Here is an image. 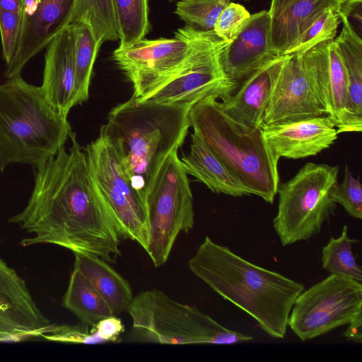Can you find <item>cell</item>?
Returning a JSON list of instances; mask_svg holds the SVG:
<instances>
[{
  "label": "cell",
  "instance_id": "1",
  "mask_svg": "<svg viewBox=\"0 0 362 362\" xmlns=\"http://www.w3.org/2000/svg\"><path fill=\"white\" fill-rule=\"evenodd\" d=\"M51 158L35 165V185L24 209L9 221L33 235L23 246L52 244L115 263L120 236L90 173L86 153L71 132Z\"/></svg>",
  "mask_w": 362,
  "mask_h": 362
},
{
  "label": "cell",
  "instance_id": "2",
  "mask_svg": "<svg viewBox=\"0 0 362 362\" xmlns=\"http://www.w3.org/2000/svg\"><path fill=\"white\" fill-rule=\"evenodd\" d=\"M190 271L253 317L274 338L284 337L289 314L304 286L255 265L206 236L188 261Z\"/></svg>",
  "mask_w": 362,
  "mask_h": 362
},
{
  "label": "cell",
  "instance_id": "3",
  "mask_svg": "<svg viewBox=\"0 0 362 362\" xmlns=\"http://www.w3.org/2000/svg\"><path fill=\"white\" fill-rule=\"evenodd\" d=\"M191 107L138 100L132 95L114 107L102 125L100 134L112 144L144 199L161 163L182 145L190 127Z\"/></svg>",
  "mask_w": 362,
  "mask_h": 362
},
{
  "label": "cell",
  "instance_id": "4",
  "mask_svg": "<svg viewBox=\"0 0 362 362\" xmlns=\"http://www.w3.org/2000/svg\"><path fill=\"white\" fill-rule=\"evenodd\" d=\"M190 127L216 156L250 189L272 204L279 184V157L264 139L261 126L251 127L230 117L217 95L192 106Z\"/></svg>",
  "mask_w": 362,
  "mask_h": 362
},
{
  "label": "cell",
  "instance_id": "5",
  "mask_svg": "<svg viewBox=\"0 0 362 362\" xmlns=\"http://www.w3.org/2000/svg\"><path fill=\"white\" fill-rule=\"evenodd\" d=\"M71 132L67 116L49 103L40 87L21 75L0 84V172L13 163H44Z\"/></svg>",
  "mask_w": 362,
  "mask_h": 362
},
{
  "label": "cell",
  "instance_id": "6",
  "mask_svg": "<svg viewBox=\"0 0 362 362\" xmlns=\"http://www.w3.org/2000/svg\"><path fill=\"white\" fill-rule=\"evenodd\" d=\"M127 312L138 341L169 344H235L252 337L230 330L194 306L181 303L158 289L140 292Z\"/></svg>",
  "mask_w": 362,
  "mask_h": 362
},
{
  "label": "cell",
  "instance_id": "7",
  "mask_svg": "<svg viewBox=\"0 0 362 362\" xmlns=\"http://www.w3.org/2000/svg\"><path fill=\"white\" fill-rule=\"evenodd\" d=\"M339 166L308 163L288 181L279 183L278 212L273 225L283 246L308 240L334 215L332 194Z\"/></svg>",
  "mask_w": 362,
  "mask_h": 362
},
{
  "label": "cell",
  "instance_id": "8",
  "mask_svg": "<svg viewBox=\"0 0 362 362\" xmlns=\"http://www.w3.org/2000/svg\"><path fill=\"white\" fill-rule=\"evenodd\" d=\"M177 151L165 158L145 194L148 219L145 250L156 267L165 264L178 235L188 233L194 224L189 181Z\"/></svg>",
  "mask_w": 362,
  "mask_h": 362
},
{
  "label": "cell",
  "instance_id": "9",
  "mask_svg": "<svg viewBox=\"0 0 362 362\" xmlns=\"http://www.w3.org/2000/svg\"><path fill=\"white\" fill-rule=\"evenodd\" d=\"M209 31L189 26L178 29L174 38L142 39L117 48L112 58L143 100L176 76L192 59Z\"/></svg>",
  "mask_w": 362,
  "mask_h": 362
},
{
  "label": "cell",
  "instance_id": "10",
  "mask_svg": "<svg viewBox=\"0 0 362 362\" xmlns=\"http://www.w3.org/2000/svg\"><path fill=\"white\" fill-rule=\"evenodd\" d=\"M94 182L107 203L122 239L148 245L145 199L135 188L122 159L105 135L83 148Z\"/></svg>",
  "mask_w": 362,
  "mask_h": 362
},
{
  "label": "cell",
  "instance_id": "11",
  "mask_svg": "<svg viewBox=\"0 0 362 362\" xmlns=\"http://www.w3.org/2000/svg\"><path fill=\"white\" fill-rule=\"evenodd\" d=\"M288 326L303 341L362 317L361 282L331 274L297 297Z\"/></svg>",
  "mask_w": 362,
  "mask_h": 362
},
{
  "label": "cell",
  "instance_id": "12",
  "mask_svg": "<svg viewBox=\"0 0 362 362\" xmlns=\"http://www.w3.org/2000/svg\"><path fill=\"white\" fill-rule=\"evenodd\" d=\"M327 115L303 54L287 55L266 108L263 122L276 124Z\"/></svg>",
  "mask_w": 362,
  "mask_h": 362
},
{
  "label": "cell",
  "instance_id": "13",
  "mask_svg": "<svg viewBox=\"0 0 362 362\" xmlns=\"http://www.w3.org/2000/svg\"><path fill=\"white\" fill-rule=\"evenodd\" d=\"M51 325L25 281L0 258V342L41 337Z\"/></svg>",
  "mask_w": 362,
  "mask_h": 362
},
{
  "label": "cell",
  "instance_id": "14",
  "mask_svg": "<svg viewBox=\"0 0 362 362\" xmlns=\"http://www.w3.org/2000/svg\"><path fill=\"white\" fill-rule=\"evenodd\" d=\"M75 0H24L18 52L5 76L21 75L26 63L70 24Z\"/></svg>",
  "mask_w": 362,
  "mask_h": 362
},
{
  "label": "cell",
  "instance_id": "15",
  "mask_svg": "<svg viewBox=\"0 0 362 362\" xmlns=\"http://www.w3.org/2000/svg\"><path fill=\"white\" fill-rule=\"evenodd\" d=\"M270 21L269 10L251 14L234 40L221 52L223 69L235 89L257 68L279 56L272 46Z\"/></svg>",
  "mask_w": 362,
  "mask_h": 362
},
{
  "label": "cell",
  "instance_id": "16",
  "mask_svg": "<svg viewBox=\"0 0 362 362\" xmlns=\"http://www.w3.org/2000/svg\"><path fill=\"white\" fill-rule=\"evenodd\" d=\"M334 120L327 115L276 124L261 125L262 134L275 153L286 158L315 156L337 138Z\"/></svg>",
  "mask_w": 362,
  "mask_h": 362
},
{
  "label": "cell",
  "instance_id": "17",
  "mask_svg": "<svg viewBox=\"0 0 362 362\" xmlns=\"http://www.w3.org/2000/svg\"><path fill=\"white\" fill-rule=\"evenodd\" d=\"M326 110L334 122L337 131L346 115L349 79L346 66L334 42L322 43L303 54Z\"/></svg>",
  "mask_w": 362,
  "mask_h": 362
},
{
  "label": "cell",
  "instance_id": "18",
  "mask_svg": "<svg viewBox=\"0 0 362 362\" xmlns=\"http://www.w3.org/2000/svg\"><path fill=\"white\" fill-rule=\"evenodd\" d=\"M286 57L272 59L250 74L229 95L220 100L223 110L245 125L259 127Z\"/></svg>",
  "mask_w": 362,
  "mask_h": 362
},
{
  "label": "cell",
  "instance_id": "19",
  "mask_svg": "<svg viewBox=\"0 0 362 362\" xmlns=\"http://www.w3.org/2000/svg\"><path fill=\"white\" fill-rule=\"evenodd\" d=\"M40 88L49 103L62 115L67 116L76 105L73 24L48 45Z\"/></svg>",
  "mask_w": 362,
  "mask_h": 362
},
{
  "label": "cell",
  "instance_id": "20",
  "mask_svg": "<svg viewBox=\"0 0 362 362\" xmlns=\"http://www.w3.org/2000/svg\"><path fill=\"white\" fill-rule=\"evenodd\" d=\"M340 16L342 28L334 40L346 68L349 86L344 121L337 133L362 129V39L350 21Z\"/></svg>",
  "mask_w": 362,
  "mask_h": 362
},
{
  "label": "cell",
  "instance_id": "21",
  "mask_svg": "<svg viewBox=\"0 0 362 362\" xmlns=\"http://www.w3.org/2000/svg\"><path fill=\"white\" fill-rule=\"evenodd\" d=\"M190 151L180 160L187 174L202 182L214 193L233 197L252 195L250 189L195 134Z\"/></svg>",
  "mask_w": 362,
  "mask_h": 362
},
{
  "label": "cell",
  "instance_id": "22",
  "mask_svg": "<svg viewBox=\"0 0 362 362\" xmlns=\"http://www.w3.org/2000/svg\"><path fill=\"white\" fill-rule=\"evenodd\" d=\"M344 0H291L271 16L272 46L282 55L326 8L340 9Z\"/></svg>",
  "mask_w": 362,
  "mask_h": 362
},
{
  "label": "cell",
  "instance_id": "23",
  "mask_svg": "<svg viewBox=\"0 0 362 362\" xmlns=\"http://www.w3.org/2000/svg\"><path fill=\"white\" fill-rule=\"evenodd\" d=\"M74 254V268L90 283L114 315L127 311L134 297L129 283L105 260L91 255Z\"/></svg>",
  "mask_w": 362,
  "mask_h": 362
},
{
  "label": "cell",
  "instance_id": "24",
  "mask_svg": "<svg viewBox=\"0 0 362 362\" xmlns=\"http://www.w3.org/2000/svg\"><path fill=\"white\" fill-rule=\"evenodd\" d=\"M62 303L64 307L75 315L81 323L90 327L115 315L103 297L75 268L71 274Z\"/></svg>",
  "mask_w": 362,
  "mask_h": 362
},
{
  "label": "cell",
  "instance_id": "25",
  "mask_svg": "<svg viewBox=\"0 0 362 362\" xmlns=\"http://www.w3.org/2000/svg\"><path fill=\"white\" fill-rule=\"evenodd\" d=\"M74 32L75 89L76 105L86 101L94 62L102 45L90 25L84 22L71 23Z\"/></svg>",
  "mask_w": 362,
  "mask_h": 362
},
{
  "label": "cell",
  "instance_id": "26",
  "mask_svg": "<svg viewBox=\"0 0 362 362\" xmlns=\"http://www.w3.org/2000/svg\"><path fill=\"white\" fill-rule=\"evenodd\" d=\"M88 327L90 326L83 323L77 325L52 324L41 337L47 341L59 342L98 344L117 341L124 330L122 322L116 315L100 320L90 329Z\"/></svg>",
  "mask_w": 362,
  "mask_h": 362
},
{
  "label": "cell",
  "instance_id": "27",
  "mask_svg": "<svg viewBox=\"0 0 362 362\" xmlns=\"http://www.w3.org/2000/svg\"><path fill=\"white\" fill-rule=\"evenodd\" d=\"M77 22L89 24L102 44L119 40L113 0H75L70 24Z\"/></svg>",
  "mask_w": 362,
  "mask_h": 362
},
{
  "label": "cell",
  "instance_id": "28",
  "mask_svg": "<svg viewBox=\"0 0 362 362\" xmlns=\"http://www.w3.org/2000/svg\"><path fill=\"white\" fill-rule=\"evenodd\" d=\"M119 29V47L144 38L150 29L148 0H113Z\"/></svg>",
  "mask_w": 362,
  "mask_h": 362
},
{
  "label": "cell",
  "instance_id": "29",
  "mask_svg": "<svg viewBox=\"0 0 362 362\" xmlns=\"http://www.w3.org/2000/svg\"><path fill=\"white\" fill-rule=\"evenodd\" d=\"M347 230V226H344L341 235L337 238H331L323 247L321 257L322 267L330 274L361 282V267L356 263L352 252V245L358 240L349 238Z\"/></svg>",
  "mask_w": 362,
  "mask_h": 362
},
{
  "label": "cell",
  "instance_id": "30",
  "mask_svg": "<svg viewBox=\"0 0 362 362\" xmlns=\"http://www.w3.org/2000/svg\"><path fill=\"white\" fill-rule=\"evenodd\" d=\"M339 11L334 7L324 9L282 55L303 54L318 45L334 40L341 23Z\"/></svg>",
  "mask_w": 362,
  "mask_h": 362
},
{
  "label": "cell",
  "instance_id": "31",
  "mask_svg": "<svg viewBox=\"0 0 362 362\" xmlns=\"http://www.w3.org/2000/svg\"><path fill=\"white\" fill-rule=\"evenodd\" d=\"M231 0H179L175 13L187 26L213 31L215 21Z\"/></svg>",
  "mask_w": 362,
  "mask_h": 362
},
{
  "label": "cell",
  "instance_id": "32",
  "mask_svg": "<svg viewBox=\"0 0 362 362\" xmlns=\"http://www.w3.org/2000/svg\"><path fill=\"white\" fill-rule=\"evenodd\" d=\"M333 200L339 203L348 214L354 218H362V186L359 177H354L345 166L344 177L337 184L332 194Z\"/></svg>",
  "mask_w": 362,
  "mask_h": 362
},
{
  "label": "cell",
  "instance_id": "33",
  "mask_svg": "<svg viewBox=\"0 0 362 362\" xmlns=\"http://www.w3.org/2000/svg\"><path fill=\"white\" fill-rule=\"evenodd\" d=\"M250 15L243 5L230 1L218 14L213 31L218 38L229 44L236 37Z\"/></svg>",
  "mask_w": 362,
  "mask_h": 362
},
{
  "label": "cell",
  "instance_id": "34",
  "mask_svg": "<svg viewBox=\"0 0 362 362\" xmlns=\"http://www.w3.org/2000/svg\"><path fill=\"white\" fill-rule=\"evenodd\" d=\"M22 33V15L0 8V33L2 49L6 65L14 59L20 45Z\"/></svg>",
  "mask_w": 362,
  "mask_h": 362
},
{
  "label": "cell",
  "instance_id": "35",
  "mask_svg": "<svg viewBox=\"0 0 362 362\" xmlns=\"http://www.w3.org/2000/svg\"><path fill=\"white\" fill-rule=\"evenodd\" d=\"M362 0H344L338 11L339 15L344 16L349 20L350 17L358 20L361 23Z\"/></svg>",
  "mask_w": 362,
  "mask_h": 362
},
{
  "label": "cell",
  "instance_id": "36",
  "mask_svg": "<svg viewBox=\"0 0 362 362\" xmlns=\"http://www.w3.org/2000/svg\"><path fill=\"white\" fill-rule=\"evenodd\" d=\"M349 327L343 332V335L348 339L359 344L362 342V317L350 324Z\"/></svg>",
  "mask_w": 362,
  "mask_h": 362
},
{
  "label": "cell",
  "instance_id": "37",
  "mask_svg": "<svg viewBox=\"0 0 362 362\" xmlns=\"http://www.w3.org/2000/svg\"><path fill=\"white\" fill-rule=\"evenodd\" d=\"M23 1L24 0H0V8L21 15Z\"/></svg>",
  "mask_w": 362,
  "mask_h": 362
},
{
  "label": "cell",
  "instance_id": "38",
  "mask_svg": "<svg viewBox=\"0 0 362 362\" xmlns=\"http://www.w3.org/2000/svg\"><path fill=\"white\" fill-rule=\"evenodd\" d=\"M291 0H272L269 12L270 16Z\"/></svg>",
  "mask_w": 362,
  "mask_h": 362
},
{
  "label": "cell",
  "instance_id": "39",
  "mask_svg": "<svg viewBox=\"0 0 362 362\" xmlns=\"http://www.w3.org/2000/svg\"><path fill=\"white\" fill-rule=\"evenodd\" d=\"M231 1H232V0H231ZM243 1H250V0H243Z\"/></svg>",
  "mask_w": 362,
  "mask_h": 362
}]
</instances>
